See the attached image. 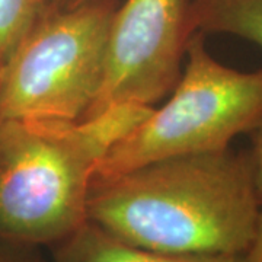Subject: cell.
Here are the masks:
<instances>
[{
  "mask_svg": "<svg viewBox=\"0 0 262 262\" xmlns=\"http://www.w3.org/2000/svg\"><path fill=\"white\" fill-rule=\"evenodd\" d=\"M261 206L248 151L230 147L95 177L88 222L122 242L168 255L241 256Z\"/></svg>",
  "mask_w": 262,
  "mask_h": 262,
  "instance_id": "obj_1",
  "label": "cell"
},
{
  "mask_svg": "<svg viewBox=\"0 0 262 262\" xmlns=\"http://www.w3.org/2000/svg\"><path fill=\"white\" fill-rule=\"evenodd\" d=\"M151 106L115 105L79 121H0V241L54 246L88 222L96 169Z\"/></svg>",
  "mask_w": 262,
  "mask_h": 262,
  "instance_id": "obj_2",
  "label": "cell"
},
{
  "mask_svg": "<svg viewBox=\"0 0 262 262\" xmlns=\"http://www.w3.org/2000/svg\"><path fill=\"white\" fill-rule=\"evenodd\" d=\"M168 102L151 108L103 156L95 177H111L151 162L230 147L262 122V69L241 72L208 53L194 32Z\"/></svg>",
  "mask_w": 262,
  "mask_h": 262,
  "instance_id": "obj_3",
  "label": "cell"
},
{
  "mask_svg": "<svg viewBox=\"0 0 262 262\" xmlns=\"http://www.w3.org/2000/svg\"><path fill=\"white\" fill-rule=\"evenodd\" d=\"M118 0L46 10L0 67V121L83 120L101 89Z\"/></svg>",
  "mask_w": 262,
  "mask_h": 262,
  "instance_id": "obj_4",
  "label": "cell"
},
{
  "mask_svg": "<svg viewBox=\"0 0 262 262\" xmlns=\"http://www.w3.org/2000/svg\"><path fill=\"white\" fill-rule=\"evenodd\" d=\"M194 29L189 0H125L115 12L101 89L84 118L115 105L151 106L182 73Z\"/></svg>",
  "mask_w": 262,
  "mask_h": 262,
  "instance_id": "obj_5",
  "label": "cell"
},
{
  "mask_svg": "<svg viewBox=\"0 0 262 262\" xmlns=\"http://www.w3.org/2000/svg\"><path fill=\"white\" fill-rule=\"evenodd\" d=\"M53 262H237L239 256L168 255L122 242L91 222L51 246Z\"/></svg>",
  "mask_w": 262,
  "mask_h": 262,
  "instance_id": "obj_6",
  "label": "cell"
},
{
  "mask_svg": "<svg viewBox=\"0 0 262 262\" xmlns=\"http://www.w3.org/2000/svg\"><path fill=\"white\" fill-rule=\"evenodd\" d=\"M194 32L229 34L262 48V0H189Z\"/></svg>",
  "mask_w": 262,
  "mask_h": 262,
  "instance_id": "obj_7",
  "label": "cell"
},
{
  "mask_svg": "<svg viewBox=\"0 0 262 262\" xmlns=\"http://www.w3.org/2000/svg\"><path fill=\"white\" fill-rule=\"evenodd\" d=\"M46 10V0H0V67Z\"/></svg>",
  "mask_w": 262,
  "mask_h": 262,
  "instance_id": "obj_8",
  "label": "cell"
},
{
  "mask_svg": "<svg viewBox=\"0 0 262 262\" xmlns=\"http://www.w3.org/2000/svg\"><path fill=\"white\" fill-rule=\"evenodd\" d=\"M249 134H251L252 146H251V150L248 151V156H249L251 169H252L255 192H256L259 206L262 208V122L259 125H256Z\"/></svg>",
  "mask_w": 262,
  "mask_h": 262,
  "instance_id": "obj_9",
  "label": "cell"
},
{
  "mask_svg": "<svg viewBox=\"0 0 262 262\" xmlns=\"http://www.w3.org/2000/svg\"><path fill=\"white\" fill-rule=\"evenodd\" d=\"M38 246L0 241V262H48L38 255ZM53 262V261H50Z\"/></svg>",
  "mask_w": 262,
  "mask_h": 262,
  "instance_id": "obj_10",
  "label": "cell"
},
{
  "mask_svg": "<svg viewBox=\"0 0 262 262\" xmlns=\"http://www.w3.org/2000/svg\"><path fill=\"white\" fill-rule=\"evenodd\" d=\"M237 262H262V208L252 241L246 251L237 258Z\"/></svg>",
  "mask_w": 262,
  "mask_h": 262,
  "instance_id": "obj_11",
  "label": "cell"
},
{
  "mask_svg": "<svg viewBox=\"0 0 262 262\" xmlns=\"http://www.w3.org/2000/svg\"><path fill=\"white\" fill-rule=\"evenodd\" d=\"M88 0H46L47 10H66L79 6Z\"/></svg>",
  "mask_w": 262,
  "mask_h": 262,
  "instance_id": "obj_12",
  "label": "cell"
}]
</instances>
